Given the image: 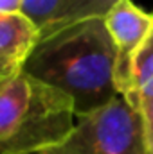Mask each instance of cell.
I'll return each mask as SVG.
<instances>
[{
	"label": "cell",
	"mask_w": 153,
	"mask_h": 154,
	"mask_svg": "<svg viewBox=\"0 0 153 154\" xmlns=\"http://www.w3.org/2000/svg\"><path fill=\"white\" fill-rule=\"evenodd\" d=\"M115 59L117 50L105 18H90L40 39L24 70L67 93L77 116L117 97Z\"/></svg>",
	"instance_id": "cell-1"
},
{
	"label": "cell",
	"mask_w": 153,
	"mask_h": 154,
	"mask_svg": "<svg viewBox=\"0 0 153 154\" xmlns=\"http://www.w3.org/2000/svg\"><path fill=\"white\" fill-rule=\"evenodd\" d=\"M74 124V100L25 70L0 82V154L45 152Z\"/></svg>",
	"instance_id": "cell-2"
},
{
	"label": "cell",
	"mask_w": 153,
	"mask_h": 154,
	"mask_svg": "<svg viewBox=\"0 0 153 154\" xmlns=\"http://www.w3.org/2000/svg\"><path fill=\"white\" fill-rule=\"evenodd\" d=\"M41 154H148L142 115L117 95L108 104L77 115L69 136Z\"/></svg>",
	"instance_id": "cell-3"
},
{
	"label": "cell",
	"mask_w": 153,
	"mask_h": 154,
	"mask_svg": "<svg viewBox=\"0 0 153 154\" xmlns=\"http://www.w3.org/2000/svg\"><path fill=\"white\" fill-rule=\"evenodd\" d=\"M105 25L117 50L114 82L117 95L128 97L132 90V63L153 25V13L142 11L132 0H119L105 16Z\"/></svg>",
	"instance_id": "cell-4"
},
{
	"label": "cell",
	"mask_w": 153,
	"mask_h": 154,
	"mask_svg": "<svg viewBox=\"0 0 153 154\" xmlns=\"http://www.w3.org/2000/svg\"><path fill=\"white\" fill-rule=\"evenodd\" d=\"M119 0H24V13L36 27L40 39L49 38L74 23L105 18Z\"/></svg>",
	"instance_id": "cell-5"
},
{
	"label": "cell",
	"mask_w": 153,
	"mask_h": 154,
	"mask_svg": "<svg viewBox=\"0 0 153 154\" xmlns=\"http://www.w3.org/2000/svg\"><path fill=\"white\" fill-rule=\"evenodd\" d=\"M40 41L24 13H0V82L18 75Z\"/></svg>",
	"instance_id": "cell-6"
},
{
	"label": "cell",
	"mask_w": 153,
	"mask_h": 154,
	"mask_svg": "<svg viewBox=\"0 0 153 154\" xmlns=\"http://www.w3.org/2000/svg\"><path fill=\"white\" fill-rule=\"evenodd\" d=\"M153 97V25L132 63V90L128 104L141 111V104Z\"/></svg>",
	"instance_id": "cell-7"
},
{
	"label": "cell",
	"mask_w": 153,
	"mask_h": 154,
	"mask_svg": "<svg viewBox=\"0 0 153 154\" xmlns=\"http://www.w3.org/2000/svg\"><path fill=\"white\" fill-rule=\"evenodd\" d=\"M141 115H142V125H144L146 149H148V154H153V97L141 104Z\"/></svg>",
	"instance_id": "cell-8"
},
{
	"label": "cell",
	"mask_w": 153,
	"mask_h": 154,
	"mask_svg": "<svg viewBox=\"0 0 153 154\" xmlns=\"http://www.w3.org/2000/svg\"><path fill=\"white\" fill-rule=\"evenodd\" d=\"M24 0H0V13H20Z\"/></svg>",
	"instance_id": "cell-9"
},
{
	"label": "cell",
	"mask_w": 153,
	"mask_h": 154,
	"mask_svg": "<svg viewBox=\"0 0 153 154\" xmlns=\"http://www.w3.org/2000/svg\"><path fill=\"white\" fill-rule=\"evenodd\" d=\"M36 154H41V152H36Z\"/></svg>",
	"instance_id": "cell-10"
}]
</instances>
